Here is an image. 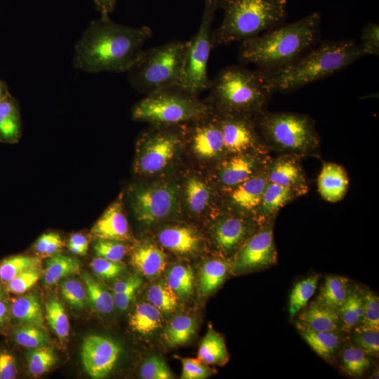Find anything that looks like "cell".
I'll return each instance as SVG.
<instances>
[{"mask_svg": "<svg viewBox=\"0 0 379 379\" xmlns=\"http://www.w3.org/2000/svg\"><path fill=\"white\" fill-rule=\"evenodd\" d=\"M147 26L129 27L114 22L109 15L92 20L74 46L73 65L88 73L126 72L151 38Z\"/></svg>", "mask_w": 379, "mask_h": 379, "instance_id": "cell-1", "label": "cell"}, {"mask_svg": "<svg viewBox=\"0 0 379 379\" xmlns=\"http://www.w3.org/2000/svg\"><path fill=\"white\" fill-rule=\"evenodd\" d=\"M321 14L313 12L305 17L273 27L241 42L239 60L251 63L258 71L268 72L282 68L298 58L317 41Z\"/></svg>", "mask_w": 379, "mask_h": 379, "instance_id": "cell-2", "label": "cell"}, {"mask_svg": "<svg viewBox=\"0 0 379 379\" xmlns=\"http://www.w3.org/2000/svg\"><path fill=\"white\" fill-rule=\"evenodd\" d=\"M364 56L359 44L354 41H332L320 44L282 68L258 71L272 94L284 93L331 76Z\"/></svg>", "mask_w": 379, "mask_h": 379, "instance_id": "cell-3", "label": "cell"}, {"mask_svg": "<svg viewBox=\"0 0 379 379\" xmlns=\"http://www.w3.org/2000/svg\"><path fill=\"white\" fill-rule=\"evenodd\" d=\"M288 0H219L223 18L213 30L216 48L243 41L279 24L287 12Z\"/></svg>", "mask_w": 379, "mask_h": 379, "instance_id": "cell-4", "label": "cell"}, {"mask_svg": "<svg viewBox=\"0 0 379 379\" xmlns=\"http://www.w3.org/2000/svg\"><path fill=\"white\" fill-rule=\"evenodd\" d=\"M210 99L221 112L257 117L264 112L272 93L260 72L232 65L211 80Z\"/></svg>", "mask_w": 379, "mask_h": 379, "instance_id": "cell-5", "label": "cell"}, {"mask_svg": "<svg viewBox=\"0 0 379 379\" xmlns=\"http://www.w3.org/2000/svg\"><path fill=\"white\" fill-rule=\"evenodd\" d=\"M186 41L172 40L143 50L126 71L128 79L138 91L147 95L179 85Z\"/></svg>", "mask_w": 379, "mask_h": 379, "instance_id": "cell-6", "label": "cell"}, {"mask_svg": "<svg viewBox=\"0 0 379 379\" xmlns=\"http://www.w3.org/2000/svg\"><path fill=\"white\" fill-rule=\"evenodd\" d=\"M210 107L178 86L154 91L132 109L134 120L173 126L199 120L210 114Z\"/></svg>", "mask_w": 379, "mask_h": 379, "instance_id": "cell-7", "label": "cell"}, {"mask_svg": "<svg viewBox=\"0 0 379 379\" xmlns=\"http://www.w3.org/2000/svg\"><path fill=\"white\" fill-rule=\"evenodd\" d=\"M263 139L274 148L292 154H310L319 145L314 121L307 115L290 112H264L255 117Z\"/></svg>", "mask_w": 379, "mask_h": 379, "instance_id": "cell-8", "label": "cell"}, {"mask_svg": "<svg viewBox=\"0 0 379 379\" xmlns=\"http://www.w3.org/2000/svg\"><path fill=\"white\" fill-rule=\"evenodd\" d=\"M201 22L197 33L186 41L185 56L178 86L197 95L208 89L211 80L207 72L213 45L212 25L219 0H204Z\"/></svg>", "mask_w": 379, "mask_h": 379, "instance_id": "cell-9", "label": "cell"}, {"mask_svg": "<svg viewBox=\"0 0 379 379\" xmlns=\"http://www.w3.org/2000/svg\"><path fill=\"white\" fill-rule=\"evenodd\" d=\"M132 206L137 219L151 224L172 214L178 206L177 188L169 184L138 187L131 194Z\"/></svg>", "mask_w": 379, "mask_h": 379, "instance_id": "cell-10", "label": "cell"}, {"mask_svg": "<svg viewBox=\"0 0 379 379\" xmlns=\"http://www.w3.org/2000/svg\"><path fill=\"white\" fill-rule=\"evenodd\" d=\"M277 262L272 221L266 222L243 244L231 270L237 274L268 268Z\"/></svg>", "mask_w": 379, "mask_h": 379, "instance_id": "cell-11", "label": "cell"}, {"mask_svg": "<svg viewBox=\"0 0 379 379\" xmlns=\"http://www.w3.org/2000/svg\"><path fill=\"white\" fill-rule=\"evenodd\" d=\"M180 138L170 130H160L142 138L134 165L140 174H153L164 169L173 158Z\"/></svg>", "mask_w": 379, "mask_h": 379, "instance_id": "cell-12", "label": "cell"}, {"mask_svg": "<svg viewBox=\"0 0 379 379\" xmlns=\"http://www.w3.org/2000/svg\"><path fill=\"white\" fill-rule=\"evenodd\" d=\"M121 351V346L111 338L89 335L84 340L81 346L83 366L91 378H103L113 369Z\"/></svg>", "mask_w": 379, "mask_h": 379, "instance_id": "cell-13", "label": "cell"}, {"mask_svg": "<svg viewBox=\"0 0 379 379\" xmlns=\"http://www.w3.org/2000/svg\"><path fill=\"white\" fill-rule=\"evenodd\" d=\"M225 149L234 154L253 147L259 138L255 119L243 114L221 112L218 118Z\"/></svg>", "mask_w": 379, "mask_h": 379, "instance_id": "cell-14", "label": "cell"}, {"mask_svg": "<svg viewBox=\"0 0 379 379\" xmlns=\"http://www.w3.org/2000/svg\"><path fill=\"white\" fill-rule=\"evenodd\" d=\"M280 157L268 164V182L292 190L298 196L308 191V185L302 168L294 157Z\"/></svg>", "mask_w": 379, "mask_h": 379, "instance_id": "cell-15", "label": "cell"}, {"mask_svg": "<svg viewBox=\"0 0 379 379\" xmlns=\"http://www.w3.org/2000/svg\"><path fill=\"white\" fill-rule=\"evenodd\" d=\"M97 239L127 241L130 238L127 219L121 199L112 203L97 220L91 230Z\"/></svg>", "mask_w": 379, "mask_h": 379, "instance_id": "cell-16", "label": "cell"}, {"mask_svg": "<svg viewBox=\"0 0 379 379\" xmlns=\"http://www.w3.org/2000/svg\"><path fill=\"white\" fill-rule=\"evenodd\" d=\"M296 326L316 331L342 332V325L336 310L315 300L299 313Z\"/></svg>", "mask_w": 379, "mask_h": 379, "instance_id": "cell-17", "label": "cell"}, {"mask_svg": "<svg viewBox=\"0 0 379 379\" xmlns=\"http://www.w3.org/2000/svg\"><path fill=\"white\" fill-rule=\"evenodd\" d=\"M349 179L345 168L335 163H324L317 180L321 197L331 203L341 200L345 195Z\"/></svg>", "mask_w": 379, "mask_h": 379, "instance_id": "cell-18", "label": "cell"}, {"mask_svg": "<svg viewBox=\"0 0 379 379\" xmlns=\"http://www.w3.org/2000/svg\"><path fill=\"white\" fill-rule=\"evenodd\" d=\"M192 147L201 157L212 158L225 150L218 118L198 124L192 133Z\"/></svg>", "mask_w": 379, "mask_h": 379, "instance_id": "cell-19", "label": "cell"}, {"mask_svg": "<svg viewBox=\"0 0 379 379\" xmlns=\"http://www.w3.org/2000/svg\"><path fill=\"white\" fill-rule=\"evenodd\" d=\"M267 182V168L259 173L257 172L234 187V190L230 194L232 204L244 211L258 210Z\"/></svg>", "mask_w": 379, "mask_h": 379, "instance_id": "cell-20", "label": "cell"}, {"mask_svg": "<svg viewBox=\"0 0 379 379\" xmlns=\"http://www.w3.org/2000/svg\"><path fill=\"white\" fill-rule=\"evenodd\" d=\"M249 234L246 220L236 216L220 220L215 227L214 239L220 250L230 253L238 248Z\"/></svg>", "mask_w": 379, "mask_h": 379, "instance_id": "cell-21", "label": "cell"}, {"mask_svg": "<svg viewBox=\"0 0 379 379\" xmlns=\"http://www.w3.org/2000/svg\"><path fill=\"white\" fill-rule=\"evenodd\" d=\"M300 336L320 357L331 363L341 347V332L316 331L296 326Z\"/></svg>", "mask_w": 379, "mask_h": 379, "instance_id": "cell-22", "label": "cell"}, {"mask_svg": "<svg viewBox=\"0 0 379 379\" xmlns=\"http://www.w3.org/2000/svg\"><path fill=\"white\" fill-rule=\"evenodd\" d=\"M22 135V120L17 100L8 93L0 101V141L17 142Z\"/></svg>", "mask_w": 379, "mask_h": 379, "instance_id": "cell-23", "label": "cell"}, {"mask_svg": "<svg viewBox=\"0 0 379 379\" xmlns=\"http://www.w3.org/2000/svg\"><path fill=\"white\" fill-rule=\"evenodd\" d=\"M131 264L142 275L149 279L157 277L166 265V255L152 244H143L137 247L131 258Z\"/></svg>", "mask_w": 379, "mask_h": 379, "instance_id": "cell-24", "label": "cell"}, {"mask_svg": "<svg viewBox=\"0 0 379 379\" xmlns=\"http://www.w3.org/2000/svg\"><path fill=\"white\" fill-rule=\"evenodd\" d=\"M258 164L254 158L239 153L223 164L220 179L225 185L234 187L255 174Z\"/></svg>", "mask_w": 379, "mask_h": 379, "instance_id": "cell-25", "label": "cell"}, {"mask_svg": "<svg viewBox=\"0 0 379 379\" xmlns=\"http://www.w3.org/2000/svg\"><path fill=\"white\" fill-rule=\"evenodd\" d=\"M160 244L171 252L187 254L194 251L199 245L197 234L187 227H170L158 235Z\"/></svg>", "mask_w": 379, "mask_h": 379, "instance_id": "cell-26", "label": "cell"}, {"mask_svg": "<svg viewBox=\"0 0 379 379\" xmlns=\"http://www.w3.org/2000/svg\"><path fill=\"white\" fill-rule=\"evenodd\" d=\"M297 196L288 187L268 182L258 210L263 223L271 221L282 207Z\"/></svg>", "mask_w": 379, "mask_h": 379, "instance_id": "cell-27", "label": "cell"}, {"mask_svg": "<svg viewBox=\"0 0 379 379\" xmlns=\"http://www.w3.org/2000/svg\"><path fill=\"white\" fill-rule=\"evenodd\" d=\"M350 287L349 279L345 277L326 276L319 293L314 300L338 311L347 298Z\"/></svg>", "mask_w": 379, "mask_h": 379, "instance_id": "cell-28", "label": "cell"}, {"mask_svg": "<svg viewBox=\"0 0 379 379\" xmlns=\"http://www.w3.org/2000/svg\"><path fill=\"white\" fill-rule=\"evenodd\" d=\"M230 358L223 337L209 328L198 350V359L206 364H225Z\"/></svg>", "mask_w": 379, "mask_h": 379, "instance_id": "cell-29", "label": "cell"}, {"mask_svg": "<svg viewBox=\"0 0 379 379\" xmlns=\"http://www.w3.org/2000/svg\"><path fill=\"white\" fill-rule=\"evenodd\" d=\"M364 311L363 290L351 286L349 295L338 308L342 332L350 333L359 323Z\"/></svg>", "mask_w": 379, "mask_h": 379, "instance_id": "cell-30", "label": "cell"}, {"mask_svg": "<svg viewBox=\"0 0 379 379\" xmlns=\"http://www.w3.org/2000/svg\"><path fill=\"white\" fill-rule=\"evenodd\" d=\"M11 314L23 324L44 328L42 310L34 294L29 293L15 299L11 305Z\"/></svg>", "mask_w": 379, "mask_h": 379, "instance_id": "cell-31", "label": "cell"}, {"mask_svg": "<svg viewBox=\"0 0 379 379\" xmlns=\"http://www.w3.org/2000/svg\"><path fill=\"white\" fill-rule=\"evenodd\" d=\"M231 265L221 259L206 261L202 266L199 279L201 294L204 296L213 293L225 281Z\"/></svg>", "mask_w": 379, "mask_h": 379, "instance_id": "cell-32", "label": "cell"}, {"mask_svg": "<svg viewBox=\"0 0 379 379\" xmlns=\"http://www.w3.org/2000/svg\"><path fill=\"white\" fill-rule=\"evenodd\" d=\"M49 258L44 272V281L46 286L54 285L61 279L80 271V262L74 258L62 254Z\"/></svg>", "mask_w": 379, "mask_h": 379, "instance_id": "cell-33", "label": "cell"}, {"mask_svg": "<svg viewBox=\"0 0 379 379\" xmlns=\"http://www.w3.org/2000/svg\"><path fill=\"white\" fill-rule=\"evenodd\" d=\"M161 312L150 302L137 305L130 317L131 328L142 335H147L157 330L161 324Z\"/></svg>", "mask_w": 379, "mask_h": 379, "instance_id": "cell-34", "label": "cell"}, {"mask_svg": "<svg viewBox=\"0 0 379 379\" xmlns=\"http://www.w3.org/2000/svg\"><path fill=\"white\" fill-rule=\"evenodd\" d=\"M319 278L318 274H312L294 285L288 299V314L291 320L307 305L317 288Z\"/></svg>", "mask_w": 379, "mask_h": 379, "instance_id": "cell-35", "label": "cell"}, {"mask_svg": "<svg viewBox=\"0 0 379 379\" xmlns=\"http://www.w3.org/2000/svg\"><path fill=\"white\" fill-rule=\"evenodd\" d=\"M81 277L86 286L87 298L92 308L102 314L112 312L114 307L112 294L88 272H83Z\"/></svg>", "mask_w": 379, "mask_h": 379, "instance_id": "cell-36", "label": "cell"}, {"mask_svg": "<svg viewBox=\"0 0 379 379\" xmlns=\"http://www.w3.org/2000/svg\"><path fill=\"white\" fill-rule=\"evenodd\" d=\"M196 330L195 320L190 316L181 314L175 317L170 321L164 332V338L170 347L180 345L187 343Z\"/></svg>", "mask_w": 379, "mask_h": 379, "instance_id": "cell-37", "label": "cell"}, {"mask_svg": "<svg viewBox=\"0 0 379 379\" xmlns=\"http://www.w3.org/2000/svg\"><path fill=\"white\" fill-rule=\"evenodd\" d=\"M340 358L344 371L354 378L363 375L371 365L370 356L354 343L344 347L341 352Z\"/></svg>", "mask_w": 379, "mask_h": 379, "instance_id": "cell-38", "label": "cell"}, {"mask_svg": "<svg viewBox=\"0 0 379 379\" xmlns=\"http://www.w3.org/2000/svg\"><path fill=\"white\" fill-rule=\"evenodd\" d=\"M194 273L185 265H176L168 272L166 284L179 298H188L193 291Z\"/></svg>", "mask_w": 379, "mask_h": 379, "instance_id": "cell-39", "label": "cell"}, {"mask_svg": "<svg viewBox=\"0 0 379 379\" xmlns=\"http://www.w3.org/2000/svg\"><path fill=\"white\" fill-rule=\"evenodd\" d=\"M38 267H41V260L37 257L17 255L7 258L0 262V281L7 283L20 273Z\"/></svg>", "mask_w": 379, "mask_h": 379, "instance_id": "cell-40", "label": "cell"}, {"mask_svg": "<svg viewBox=\"0 0 379 379\" xmlns=\"http://www.w3.org/2000/svg\"><path fill=\"white\" fill-rule=\"evenodd\" d=\"M48 323L59 339L65 340L69 333V322L65 308L58 299L51 298L46 303Z\"/></svg>", "mask_w": 379, "mask_h": 379, "instance_id": "cell-41", "label": "cell"}, {"mask_svg": "<svg viewBox=\"0 0 379 379\" xmlns=\"http://www.w3.org/2000/svg\"><path fill=\"white\" fill-rule=\"evenodd\" d=\"M364 311L362 317L353 332L379 331V298L370 290H363Z\"/></svg>", "mask_w": 379, "mask_h": 379, "instance_id": "cell-42", "label": "cell"}, {"mask_svg": "<svg viewBox=\"0 0 379 379\" xmlns=\"http://www.w3.org/2000/svg\"><path fill=\"white\" fill-rule=\"evenodd\" d=\"M147 297L150 303L164 313H171L177 308L178 298L164 281L152 285L147 290Z\"/></svg>", "mask_w": 379, "mask_h": 379, "instance_id": "cell-43", "label": "cell"}, {"mask_svg": "<svg viewBox=\"0 0 379 379\" xmlns=\"http://www.w3.org/2000/svg\"><path fill=\"white\" fill-rule=\"evenodd\" d=\"M28 368L34 377L48 372L57 361L56 355L51 347L32 348L26 355Z\"/></svg>", "mask_w": 379, "mask_h": 379, "instance_id": "cell-44", "label": "cell"}, {"mask_svg": "<svg viewBox=\"0 0 379 379\" xmlns=\"http://www.w3.org/2000/svg\"><path fill=\"white\" fill-rule=\"evenodd\" d=\"M210 197L209 190L204 182L196 177L190 178L186 185V200L190 209L199 213L207 206Z\"/></svg>", "mask_w": 379, "mask_h": 379, "instance_id": "cell-45", "label": "cell"}, {"mask_svg": "<svg viewBox=\"0 0 379 379\" xmlns=\"http://www.w3.org/2000/svg\"><path fill=\"white\" fill-rule=\"evenodd\" d=\"M14 339L18 345L31 349L46 346L49 342L44 328L25 324L15 330Z\"/></svg>", "mask_w": 379, "mask_h": 379, "instance_id": "cell-46", "label": "cell"}, {"mask_svg": "<svg viewBox=\"0 0 379 379\" xmlns=\"http://www.w3.org/2000/svg\"><path fill=\"white\" fill-rule=\"evenodd\" d=\"M140 375L143 379H173L172 373L166 362L156 354L150 355L141 365Z\"/></svg>", "mask_w": 379, "mask_h": 379, "instance_id": "cell-47", "label": "cell"}, {"mask_svg": "<svg viewBox=\"0 0 379 379\" xmlns=\"http://www.w3.org/2000/svg\"><path fill=\"white\" fill-rule=\"evenodd\" d=\"M41 267L29 269L6 283V291L14 294H22L29 291L40 279Z\"/></svg>", "mask_w": 379, "mask_h": 379, "instance_id": "cell-48", "label": "cell"}, {"mask_svg": "<svg viewBox=\"0 0 379 379\" xmlns=\"http://www.w3.org/2000/svg\"><path fill=\"white\" fill-rule=\"evenodd\" d=\"M60 293L65 300L73 307L82 309L86 302V291L82 284L71 279L62 282Z\"/></svg>", "mask_w": 379, "mask_h": 379, "instance_id": "cell-49", "label": "cell"}, {"mask_svg": "<svg viewBox=\"0 0 379 379\" xmlns=\"http://www.w3.org/2000/svg\"><path fill=\"white\" fill-rule=\"evenodd\" d=\"M94 251L98 257L120 262L126 253L124 244L118 241L98 239L94 244Z\"/></svg>", "mask_w": 379, "mask_h": 379, "instance_id": "cell-50", "label": "cell"}, {"mask_svg": "<svg viewBox=\"0 0 379 379\" xmlns=\"http://www.w3.org/2000/svg\"><path fill=\"white\" fill-rule=\"evenodd\" d=\"M364 55H378L379 25L375 22L366 24L361 29V42L359 43Z\"/></svg>", "mask_w": 379, "mask_h": 379, "instance_id": "cell-51", "label": "cell"}, {"mask_svg": "<svg viewBox=\"0 0 379 379\" xmlns=\"http://www.w3.org/2000/svg\"><path fill=\"white\" fill-rule=\"evenodd\" d=\"M353 343L368 356L378 357L379 354V331L354 332Z\"/></svg>", "mask_w": 379, "mask_h": 379, "instance_id": "cell-52", "label": "cell"}, {"mask_svg": "<svg viewBox=\"0 0 379 379\" xmlns=\"http://www.w3.org/2000/svg\"><path fill=\"white\" fill-rule=\"evenodd\" d=\"M93 271L102 279H113L124 270V266L119 262H114L103 258L97 257L91 262Z\"/></svg>", "mask_w": 379, "mask_h": 379, "instance_id": "cell-53", "label": "cell"}, {"mask_svg": "<svg viewBox=\"0 0 379 379\" xmlns=\"http://www.w3.org/2000/svg\"><path fill=\"white\" fill-rule=\"evenodd\" d=\"M182 361V379H204L209 377L211 370L206 367L198 359L185 358Z\"/></svg>", "mask_w": 379, "mask_h": 379, "instance_id": "cell-54", "label": "cell"}, {"mask_svg": "<svg viewBox=\"0 0 379 379\" xmlns=\"http://www.w3.org/2000/svg\"><path fill=\"white\" fill-rule=\"evenodd\" d=\"M18 373L15 358L7 351H0V379H13Z\"/></svg>", "mask_w": 379, "mask_h": 379, "instance_id": "cell-55", "label": "cell"}, {"mask_svg": "<svg viewBox=\"0 0 379 379\" xmlns=\"http://www.w3.org/2000/svg\"><path fill=\"white\" fill-rule=\"evenodd\" d=\"M141 284L142 283L135 284L121 293H113L114 306L121 311L127 310Z\"/></svg>", "mask_w": 379, "mask_h": 379, "instance_id": "cell-56", "label": "cell"}, {"mask_svg": "<svg viewBox=\"0 0 379 379\" xmlns=\"http://www.w3.org/2000/svg\"><path fill=\"white\" fill-rule=\"evenodd\" d=\"M64 246L65 243L61 237L58 234L54 233L43 257H51L57 254Z\"/></svg>", "mask_w": 379, "mask_h": 379, "instance_id": "cell-57", "label": "cell"}, {"mask_svg": "<svg viewBox=\"0 0 379 379\" xmlns=\"http://www.w3.org/2000/svg\"><path fill=\"white\" fill-rule=\"evenodd\" d=\"M100 15H109L114 10L117 0H92Z\"/></svg>", "mask_w": 379, "mask_h": 379, "instance_id": "cell-58", "label": "cell"}, {"mask_svg": "<svg viewBox=\"0 0 379 379\" xmlns=\"http://www.w3.org/2000/svg\"><path fill=\"white\" fill-rule=\"evenodd\" d=\"M54 232L43 234L36 241L34 249L37 254L44 256V254L53 236Z\"/></svg>", "mask_w": 379, "mask_h": 379, "instance_id": "cell-59", "label": "cell"}, {"mask_svg": "<svg viewBox=\"0 0 379 379\" xmlns=\"http://www.w3.org/2000/svg\"><path fill=\"white\" fill-rule=\"evenodd\" d=\"M68 244L75 245L84 248L86 251H88V241L87 238L82 234L76 233L72 234L68 241Z\"/></svg>", "mask_w": 379, "mask_h": 379, "instance_id": "cell-60", "label": "cell"}, {"mask_svg": "<svg viewBox=\"0 0 379 379\" xmlns=\"http://www.w3.org/2000/svg\"><path fill=\"white\" fill-rule=\"evenodd\" d=\"M9 314H11V306L3 300H0V328L6 324Z\"/></svg>", "mask_w": 379, "mask_h": 379, "instance_id": "cell-61", "label": "cell"}, {"mask_svg": "<svg viewBox=\"0 0 379 379\" xmlns=\"http://www.w3.org/2000/svg\"><path fill=\"white\" fill-rule=\"evenodd\" d=\"M67 247L72 253L76 255H85L87 252V251L84 250V248L71 244H67Z\"/></svg>", "mask_w": 379, "mask_h": 379, "instance_id": "cell-62", "label": "cell"}, {"mask_svg": "<svg viewBox=\"0 0 379 379\" xmlns=\"http://www.w3.org/2000/svg\"><path fill=\"white\" fill-rule=\"evenodd\" d=\"M9 93L8 86L7 84L0 80V101L3 100Z\"/></svg>", "mask_w": 379, "mask_h": 379, "instance_id": "cell-63", "label": "cell"}, {"mask_svg": "<svg viewBox=\"0 0 379 379\" xmlns=\"http://www.w3.org/2000/svg\"><path fill=\"white\" fill-rule=\"evenodd\" d=\"M4 297H5L4 291L3 290L2 287L0 285V300L4 299Z\"/></svg>", "mask_w": 379, "mask_h": 379, "instance_id": "cell-64", "label": "cell"}]
</instances>
